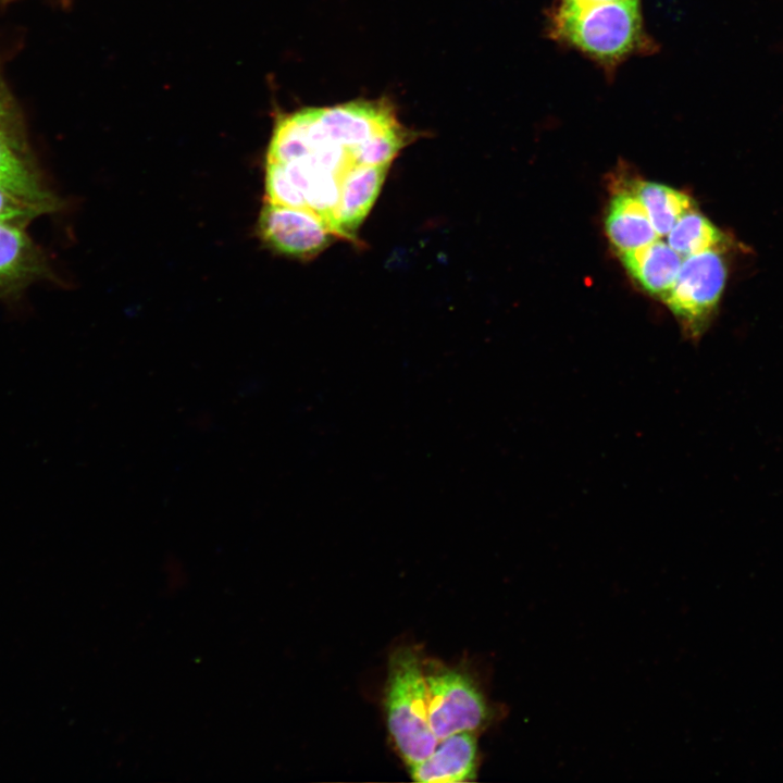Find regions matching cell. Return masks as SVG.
<instances>
[{
  "instance_id": "1",
  "label": "cell",
  "mask_w": 783,
  "mask_h": 783,
  "mask_svg": "<svg viewBox=\"0 0 783 783\" xmlns=\"http://www.w3.org/2000/svg\"><path fill=\"white\" fill-rule=\"evenodd\" d=\"M548 30L555 40L572 47L608 74L629 58L655 50L646 33L641 0H624L561 12L551 10Z\"/></svg>"
},
{
  "instance_id": "2",
  "label": "cell",
  "mask_w": 783,
  "mask_h": 783,
  "mask_svg": "<svg viewBox=\"0 0 783 783\" xmlns=\"http://www.w3.org/2000/svg\"><path fill=\"white\" fill-rule=\"evenodd\" d=\"M384 705L388 731L405 762L428 757L438 739L428 722L425 671L410 647H399L390 656Z\"/></svg>"
},
{
  "instance_id": "3",
  "label": "cell",
  "mask_w": 783,
  "mask_h": 783,
  "mask_svg": "<svg viewBox=\"0 0 783 783\" xmlns=\"http://www.w3.org/2000/svg\"><path fill=\"white\" fill-rule=\"evenodd\" d=\"M728 276L719 250L683 258L671 289L662 298L689 339H698L709 326Z\"/></svg>"
},
{
  "instance_id": "4",
  "label": "cell",
  "mask_w": 783,
  "mask_h": 783,
  "mask_svg": "<svg viewBox=\"0 0 783 783\" xmlns=\"http://www.w3.org/2000/svg\"><path fill=\"white\" fill-rule=\"evenodd\" d=\"M428 722L436 738L486 726L494 711L476 681L467 672L440 667L425 671Z\"/></svg>"
},
{
  "instance_id": "5",
  "label": "cell",
  "mask_w": 783,
  "mask_h": 783,
  "mask_svg": "<svg viewBox=\"0 0 783 783\" xmlns=\"http://www.w3.org/2000/svg\"><path fill=\"white\" fill-rule=\"evenodd\" d=\"M259 231L263 240L276 251L301 259L321 252L335 235L316 213L269 201L261 209Z\"/></svg>"
},
{
  "instance_id": "6",
  "label": "cell",
  "mask_w": 783,
  "mask_h": 783,
  "mask_svg": "<svg viewBox=\"0 0 783 783\" xmlns=\"http://www.w3.org/2000/svg\"><path fill=\"white\" fill-rule=\"evenodd\" d=\"M477 768L476 736L460 732L439 739L428 757L409 766V773L421 783H461L475 780Z\"/></svg>"
},
{
  "instance_id": "7",
  "label": "cell",
  "mask_w": 783,
  "mask_h": 783,
  "mask_svg": "<svg viewBox=\"0 0 783 783\" xmlns=\"http://www.w3.org/2000/svg\"><path fill=\"white\" fill-rule=\"evenodd\" d=\"M389 165H355L345 173L333 214V231L336 236L355 238L357 228L380 194Z\"/></svg>"
},
{
  "instance_id": "8",
  "label": "cell",
  "mask_w": 783,
  "mask_h": 783,
  "mask_svg": "<svg viewBox=\"0 0 783 783\" xmlns=\"http://www.w3.org/2000/svg\"><path fill=\"white\" fill-rule=\"evenodd\" d=\"M47 272L42 252L24 227L0 223V296L17 293Z\"/></svg>"
},
{
  "instance_id": "9",
  "label": "cell",
  "mask_w": 783,
  "mask_h": 783,
  "mask_svg": "<svg viewBox=\"0 0 783 783\" xmlns=\"http://www.w3.org/2000/svg\"><path fill=\"white\" fill-rule=\"evenodd\" d=\"M0 186L51 211L59 208L58 199L44 184L16 135L12 129L2 127H0Z\"/></svg>"
},
{
  "instance_id": "10",
  "label": "cell",
  "mask_w": 783,
  "mask_h": 783,
  "mask_svg": "<svg viewBox=\"0 0 783 783\" xmlns=\"http://www.w3.org/2000/svg\"><path fill=\"white\" fill-rule=\"evenodd\" d=\"M605 229L619 254L645 247L659 238L644 206L632 190L620 191L612 197Z\"/></svg>"
},
{
  "instance_id": "11",
  "label": "cell",
  "mask_w": 783,
  "mask_h": 783,
  "mask_svg": "<svg viewBox=\"0 0 783 783\" xmlns=\"http://www.w3.org/2000/svg\"><path fill=\"white\" fill-rule=\"evenodd\" d=\"M620 258L631 276L649 294L663 298L673 286L683 258L668 243L655 240Z\"/></svg>"
},
{
  "instance_id": "12",
  "label": "cell",
  "mask_w": 783,
  "mask_h": 783,
  "mask_svg": "<svg viewBox=\"0 0 783 783\" xmlns=\"http://www.w3.org/2000/svg\"><path fill=\"white\" fill-rule=\"evenodd\" d=\"M632 191L644 206L659 237H664L675 222L695 209L694 200L685 192L656 182H638Z\"/></svg>"
},
{
  "instance_id": "13",
  "label": "cell",
  "mask_w": 783,
  "mask_h": 783,
  "mask_svg": "<svg viewBox=\"0 0 783 783\" xmlns=\"http://www.w3.org/2000/svg\"><path fill=\"white\" fill-rule=\"evenodd\" d=\"M668 245L682 258L708 250H720L722 232L695 209L684 213L667 235Z\"/></svg>"
},
{
  "instance_id": "14",
  "label": "cell",
  "mask_w": 783,
  "mask_h": 783,
  "mask_svg": "<svg viewBox=\"0 0 783 783\" xmlns=\"http://www.w3.org/2000/svg\"><path fill=\"white\" fill-rule=\"evenodd\" d=\"M48 212L52 211L0 186V223L25 227L30 221Z\"/></svg>"
},
{
  "instance_id": "15",
  "label": "cell",
  "mask_w": 783,
  "mask_h": 783,
  "mask_svg": "<svg viewBox=\"0 0 783 783\" xmlns=\"http://www.w3.org/2000/svg\"><path fill=\"white\" fill-rule=\"evenodd\" d=\"M617 1H624V0H558L556 5L552 10L561 11V12H569L582 9L584 7L594 5V4H600V3H608V2H617Z\"/></svg>"
},
{
  "instance_id": "16",
  "label": "cell",
  "mask_w": 783,
  "mask_h": 783,
  "mask_svg": "<svg viewBox=\"0 0 783 783\" xmlns=\"http://www.w3.org/2000/svg\"><path fill=\"white\" fill-rule=\"evenodd\" d=\"M12 107L4 87L0 83V127L11 129Z\"/></svg>"
}]
</instances>
